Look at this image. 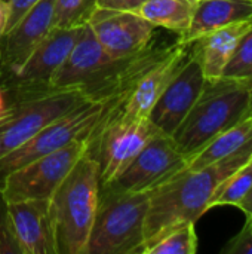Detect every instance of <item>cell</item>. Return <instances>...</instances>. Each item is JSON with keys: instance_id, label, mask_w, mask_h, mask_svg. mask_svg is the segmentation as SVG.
Segmentation results:
<instances>
[{"instance_id": "1", "label": "cell", "mask_w": 252, "mask_h": 254, "mask_svg": "<svg viewBox=\"0 0 252 254\" xmlns=\"http://www.w3.org/2000/svg\"><path fill=\"white\" fill-rule=\"evenodd\" d=\"M252 158V137L230 156L199 170L187 167L166 180L149 195L144 219L146 253L162 235L186 223H196L209 210V202L218 186Z\"/></svg>"}, {"instance_id": "2", "label": "cell", "mask_w": 252, "mask_h": 254, "mask_svg": "<svg viewBox=\"0 0 252 254\" xmlns=\"http://www.w3.org/2000/svg\"><path fill=\"white\" fill-rule=\"evenodd\" d=\"M252 79L206 80L199 98L172 134L181 153L190 159L214 137L250 116Z\"/></svg>"}, {"instance_id": "3", "label": "cell", "mask_w": 252, "mask_h": 254, "mask_svg": "<svg viewBox=\"0 0 252 254\" xmlns=\"http://www.w3.org/2000/svg\"><path fill=\"white\" fill-rule=\"evenodd\" d=\"M100 199V168L88 153L49 199L56 254H85Z\"/></svg>"}, {"instance_id": "4", "label": "cell", "mask_w": 252, "mask_h": 254, "mask_svg": "<svg viewBox=\"0 0 252 254\" xmlns=\"http://www.w3.org/2000/svg\"><path fill=\"white\" fill-rule=\"evenodd\" d=\"M150 192L100 188L98 208L85 254H141Z\"/></svg>"}, {"instance_id": "5", "label": "cell", "mask_w": 252, "mask_h": 254, "mask_svg": "<svg viewBox=\"0 0 252 254\" xmlns=\"http://www.w3.org/2000/svg\"><path fill=\"white\" fill-rule=\"evenodd\" d=\"M131 58H111L86 25L53 74L50 89H77L91 98H107L119 85Z\"/></svg>"}, {"instance_id": "6", "label": "cell", "mask_w": 252, "mask_h": 254, "mask_svg": "<svg viewBox=\"0 0 252 254\" xmlns=\"http://www.w3.org/2000/svg\"><path fill=\"white\" fill-rule=\"evenodd\" d=\"M108 109L107 98H89L67 115L55 119L43 129H40L30 140L22 143L15 150L0 158V188L4 179L15 170L46 156L64 146L89 138L97 125L102 121Z\"/></svg>"}, {"instance_id": "7", "label": "cell", "mask_w": 252, "mask_h": 254, "mask_svg": "<svg viewBox=\"0 0 252 254\" xmlns=\"http://www.w3.org/2000/svg\"><path fill=\"white\" fill-rule=\"evenodd\" d=\"M189 46L190 45L184 43L181 39L169 45H159L153 57L140 68L116 106L113 104L111 97H108L105 116L147 119L157 98L186 63Z\"/></svg>"}, {"instance_id": "8", "label": "cell", "mask_w": 252, "mask_h": 254, "mask_svg": "<svg viewBox=\"0 0 252 254\" xmlns=\"http://www.w3.org/2000/svg\"><path fill=\"white\" fill-rule=\"evenodd\" d=\"M89 98L77 89H53L9 103L0 118V158Z\"/></svg>"}, {"instance_id": "9", "label": "cell", "mask_w": 252, "mask_h": 254, "mask_svg": "<svg viewBox=\"0 0 252 254\" xmlns=\"http://www.w3.org/2000/svg\"><path fill=\"white\" fill-rule=\"evenodd\" d=\"M159 131L147 119L105 116L88 138V155L100 168V186L114 180Z\"/></svg>"}, {"instance_id": "10", "label": "cell", "mask_w": 252, "mask_h": 254, "mask_svg": "<svg viewBox=\"0 0 252 254\" xmlns=\"http://www.w3.org/2000/svg\"><path fill=\"white\" fill-rule=\"evenodd\" d=\"M85 27L52 28L46 39L36 48L27 61L13 74L0 79V91L6 103L45 94L50 89V80L67 55L79 40Z\"/></svg>"}, {"instance_id": "11", "label": "cell", "mask_w": 252, "mask_h": 254, "mask_svg": "<svg viewBox=\"0 0 252 254\" xmlns=\"http://www.w3.org/2000/svg\"><path fill=\"white\" fill-rule=\"evenodd\" d=\"M86 152L88 140L80 138L25 164L4 179L0 188L3 199L7 204L30 199H50L58 186Z\"/></svg>"}, {"instance_id": "12", "label": "cell", "mask_w": 252, "mask_h": 254, "mask_svg": "<svg viewBox=\"0 0 252 254\" xmlns=\"http://www.w3.org/2000/svg\"><path fill=\"white\" fill-rule=\"evenodd\" d=\"M187 164V156L180 152L172 137L159 132L114 180L100 188L129 193L151 192L184 170Z\"/></svg>"}, {"instance_id": "13", "label": "cell", "mask_w": 252, "mask_h": 254, "mask_svg": "<svg viewBox=\"0 0 252 254\" xmlns=\"http://www.w3.org/2000/svg\"><path fill=\"white\" fill-rule=\"evenodd\" d=\"M102 49L116 60L135 57L153 43L156 27L135 12L97 9L88 22Z\"/></svg>"}, {"instance_id": "14", "label": "cell", "mask_w": 252, "mask_h": 254, "mask_svg": "<svg viewBox=\"0 0 252 254\" xmlns=\"http://www.w3.org/2000/svg\"><path fill=\"white\" fill-rule=\"evenodd\" d=\"M205 83L206 77L201 64L189 49L186 63L151 107L149 121L159 132L172 137L199 98Z\"/></svg>"}, {"instance_id": "15", "label": "cell", "mask_w": 252, "mask_h": 254, "mask_svg": "<svg viewBox=\"0 0 252 254\" xmlns=\"http://www.w3.org/2000/svg\"><path fill=\"white\" fill-rule=\"evenodd\" d=\"M53 28V0H40L0 39V79L13 74Z\"/></svg>"}, {"instance_id": "16", "label": "cell", "mask_w": 252, "mask_h": 254, "mask_svg": "<svg viewBox=\"0 0 252 254\" xmlns=\"http://www.w3.org/2000/svg\"><path fill=\"white\" fill-rule=\"evenodd\" d=\"M7 214L21 254H56L49 199L9 202Z\"/></svg>"}, {"instance_id": "17", "label": "cell", "mask_w": 252, "mask_h": 254, "mask_svg": "<svg viewBox=\"0 0 252 254\" xmlns=\"http://www.w3.org/2000/svg\"><path fill=\"white\" fill-rule=\"evenodd\" d=\"M251 27L252 18L244 19L209 31L190 43V54L201 64L206 80H217L223 77L224 68L239 40Z\"/></svg>"}, {"instance_id": "18", "label": "cell", "mask_w": 252, "mask_h": 254, "mask_svg": "<svg viewBox=\"0 0 252 254\" xmlns=\"http://www.w3.org/2000/svg\"><path fill=\"white\" fill-rule=\"evenodd\" d=\"M252 18V0H198L189 30L181 39L192 43L217 28Z\"/></svg>"}, {"instance_id": "19", "label": "cell", "mask_w": 252, "mask_h": 254, "mask_svg": "<svg viewBox=\"0 0 252 254\" xmlns=\"http://www.w3.org/2000/svg\"><path fill=\"white\" fill-rule=\"evenodd\" d=\"M198 0H146L137 10L154 27H162L183 37L190 27Z\"/></svg>"}, {"instance_id": "20", "label": "cell", "mask_w": 252, "mask_h": 254, "mask_svg": "<svg viewBox=\"0 0 252 254\" xmlns=\"http://www.w3.org/2000/svg\"><path fill=\"white\" fill-rule=\"evenodd\" d=\"M252 137V118H247L236 124L235 127L226 129L224 132L214 137L203 149L189 159V170H199L215 164L232 153H235L242 144H245Z\"/></svg>"}, {"instance_id": "21", "label": "cell", "mask_w": 252, "mask_h": 254, "mask_svg": "<svg viewBox=\"0 0 252 254\" xmlns=\"http://www.w3.org/2000/svg\"><path fill=\"white\" fill-rule=\"evenodd\" d=\"M252 186V158L247 161L242 167H239L235 173H232L215 190L209 210L214 207H236L239 201L248 193Z\"/></svg>"}, {"instance_id": "22", "label": "cell", "mask_w": 252, "mask_h": 254, "mask_svg": "<svg viewBox=\"0 0 252 254\" xmlns=\"http://www.w3.org/2000/svg\"><path fill=\"white\" fill-rule=\"evenodd\" d=\"M97 9V0H53V27H86Z\"/></svg>"}, {"instance_id": "23", "label": "cell", "mask_w": 252, "mask_h": 254, "mask_svg": "<svg viewBox=\"0 0 252 254\" xmlns=\"http://www.w3.org/2000/svg\"><path fill=\"white\" fill-rule=\"evenodd\" d=\"M196 223H186L162 235L144 254H195L198 250Z\"/></svg>"}, {"instance_id": "24", "label": "cell", "mask_w": 252, "mask_h": 254, "mask_svg": "<svg viewBox=\"0 0 252 254\" xmlns=\"http://www.w3.org/2000/svg\"><path fill=\"white\" fill-rule=\"evenodd\" d=\"M223 77L252 79V27L239 40L224 68Z\"/></svg>"}, {"instance_id": "25", "label": "cell", "mask_w": 252, "mask_h": 254, "mask_svg": "<svg viewBox=\"0 0 252 254\" xmlns=\"http://www.w3.org/2000/svg\"><path fill=\"white\" fill-rule=\"evenodd\" d=\"M21 254L7 214V204L0 193V254Z\"/></svg>"}, {"instance_id": "26", "label": "cell", "mask_w": 252, "mask_h": 254, "mask_svg": "<svg viewBox=\"0 0 252 254\" xmlns=\"http://www.w3.org/2000/svg\"><path fill=\"white\" fill-rule=\"evenodd\" d=\"M223 254H252V223L247 220L242 231L233 237L226 247L221 250Z\"/></svg>"}, {"instance_id": "27", "label": "cell", "mask_w": 252, "mask_h": 254, "mask_svg": "<svg viewBox=\"0 0 252 254\" xmlns=\"http://www.w3.org/2000/svg\"><path fill=\"white\" fill-rule=\"evenodd\" d=\"M9 9L7 30H10L25 13H28L40 0H3Z\"/></svg>"}, {"instance_id": "28", "label": "cell", "mask_w": 252, "mask_h": 254, "mask_svg": "<svg viewBox=\"0 0 252 254\" xmlns=\"http://www.w3.org/2000/svg\"><path fill=\"white\" fill-rule=\"evenodd\" d=\"M146 0H97L100 9L135 12Z\"/></svg>"}, {"instance_id": "29", "label": "cell", "mask_w": 252, "mask_h": 254, "mask_svg": "<svg viewBox=\"0 0 252 254\" xmlns=\"http://www.w3.org/2000/svg\"><path fill=\"white\" fill-rule=\"evenodd\" d=\"M236 208H239L245 214L247 220L252 222V186L251 189L248 190V193L239 201V204L236 205Z\"/></svg>"}, {"instance_id": "30", "label": "cell", "mask_w": 252, "mask_h": 254, "mask_svg": "<svg viewBox=\"0 0 252 254\" xmlns=\"http://www.w3.org/2000/svg\"><path fill=\"white\" fill-rule=\"evenodd\" d=\"M7 22H9V9L4 4V1L0 0V39L7 31Z\"/></svg>"}, {"instance_id": "31", "label": "cell", "mask_w": 252, "mask_h": 254, "mask_svg": "<svg viewBox=\"0 0 252 254\" xmlns=\"http://www.w3.org/2000/svg\"><path fill=\"white\" fill-rule=\"evenodd\" d=\"M6 107H7V103H6V98H4V95H3V92L0 91V118H1V115L4 113V110H6Z\"/></svg>"}, {"instance_id": "32", "label": "cell", "mask_w": 252, "mask_h": 254, "mask_svg": "<svg viewBox=\"0 0 252 254\" xmlns=\"http://www.w3.org/2000/svg\"><path fill=\"white\" fill-rule=\"evenodd\" d=\"M248 118H252V106H251V110H250V116Z\"/></svg>"}, {"instance_id": "33", "label": "cell", "mask_w": 252, "mask_h": 254, "mask_svg": "<svg viewBox=\"0 0 252 254\" xmlns=\"http://www.w3.org/2000/svg\"><path fill=\"white\" fill-rule=\"evenodd\" d=\"M251 223H252V222H251Z\"/></svg>"}]
</instances>
